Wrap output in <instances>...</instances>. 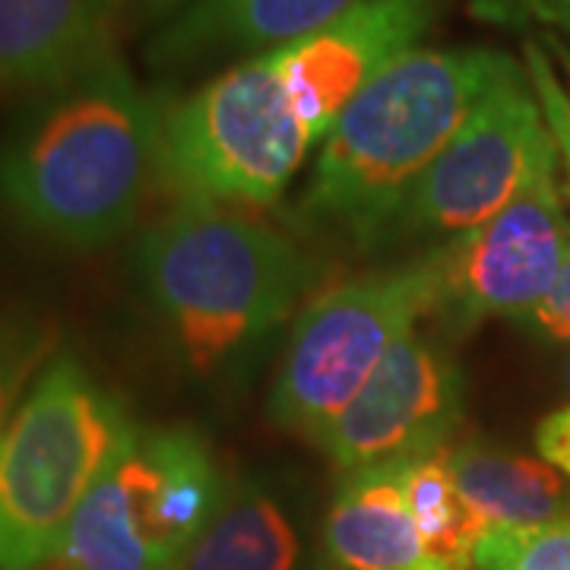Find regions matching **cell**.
Instances as JSON below:
<instances>
[{
  "instance_id": "cell-12",
  "label": "cell",
  "mask_w": 570,
  "mask_h": 570,
  "mask_svg": "<svg viewBox=\"0 0 570 570\" xmlns=\"http://www.w3.org/2000/svg\"><path fill=\"white\" fill-rule=\"evenodd\" d=\"M362 0H194L149 45V63L181 73L228 58H254L340 20Z\"/></svg>"
},
{
  "instance_id": "cell-24",
  "label": "cell",
  "mask_w": 570,
  "mask_h": 570,
  "mask_svg": "<svg viewBox=\"0 0 570 570\" xmlns=\"http://www.w3.org/2000/svg\"><path fill=\"white\" fill-rule=\"evenodd\" d=\"M134 3L140 7L146 17H163V13L175 10V7L184 3V0H134Z\"/></svg>"
},
{
  "instance_id": "cell-11",
  "label": "cell",
  "mask_w": 570,
  "mask_h": 570,
  "mask_svg": "<svg viewBox=\"0 0 570 570\" xmlns=\"http://www.w3.org/2000/svg\"><path fill=\"white\" fill-rule=\"evenodd\" d=\"M438 10L441 0H362L324 29L276 48L288 96L314 140H324L381 70L419 48Z\"/></svg>"
},
{
  "instance_id": "cell-23",
  "label": "cell",
  "mask_w": 570,
  "mask_h": 570,
  "mask_svg": "<svg viewBox=\"0 0 570 570\" xmlns=\"http://www.w3.org/2000/svg\"><path fill=\"white\" fill-rule=\"evenodd\" d=\"M504 10L570 29V0H498Z\"/></svg>"
},
{
  "instance_id": "cell-7",
  "label": "cell",
  "mask_w": 570,
  "mask_h": 570,
  "mask_svg": "<svg viewBox=\"0 0 570 570\" xmlns=\"http://www.w3.org/2000/svg\"><path fill=\"white\" fill-rule=\"evenodd\" d=\"M438 307V250L314 298L292 330L269 387L266 412L273 425L314 444L358 396L390 348L434 317Z\"/></svg>"
},
{
  "instance_id": "cell-13",
  "label": "cell",
  "mask_w": 570,
  "mask_h": 570,
  "mask_svg": "<svg viewBox=\"0 0 570 570\" xmlns=\"http://www.w3.org/2000/svg\"><path fill=\"white\" fill-rule=\"evenodd\" d=\"M115 0H0V92L41 96L111 55Z\"/></svg>"
},
{
  "instance_id": "cell-25",
  "label": "cell",
  "mask_w": 570,
  "mask_h": 570,
  "mask_svg": "<svg viewBox=\"0 0 570 570\" xmlns=\"http://www.w3.org/2000/svg\"><path fill=\"white\" fill-rule=\"evenodd\" d=\"M564 384H568V390H570V355L564 358Z\"/></svg>"
},
{
  "instance_id": "cell-14",
  "label": "cell",
  "mask_w": 570,
  "mask_h": 570,
  "mask_svg": "<svg viewBox=\"0 0 570 570\" xmlns=\"http://www.w3.org/2000/svg\"><path fill=\"white\" fill-rule=\"evenodd\" d=\"M324 542L340 570H438L409 504L406 460L346 472Z\"/></svg>"
},
{
  "instance_id": "cell-5",
  "label": "cell",
  "mask_w": 570,
  "mask_h": 570,
  "mask_svg": "<svg viewBox=\"0 0 570 570\" xmlns=\"http://www.w3.org/2000/svg\"><path fill=\"white\" fill-rule=\"evenodd\" d=\"M219 456L197 428H134L82 498L58 570H181L228 498Z\"/></svg>"
},
{
  "instance_id": "cell-18",
  "label": "cell",
  "mask_w": 570,
  "mask_h": 570,
  "mask_svg": "<svg viewBox=\"0 0 570 570\" xmlns=\"http://www.w3.org/2000/svg\"><path fill=\"white\" fill-rule=\"evenodd\" d=\"M475 570H570V513L491 530L475 551Z\"/></svg>"
},
{
  "instance_id": "cell-4",
  "label": "cell",
  "mask_w": 570,
  "mask_h": 570,
  "mask_svg": "<svg viewBox=\"0 0 570 570\" xmlns=\"http://www.w3.org/2000/svg\"><path fill=\"white\" fill-rule=\"evenodd\" d=\"M134 428L80 358L45 362L0 438V570L55 561L82 498Z\"/></svg>"
},
{
  "instance_id": "cell-22",
  "label": "cell",
  "mask_w": 570,
  "mask_h": 570,
  "mask_svg": "<svg viewBox=\"0 0 570 570\" xmlns=\"http://www.w3.org/2000/svg\"><path fill=\"white\" fill-rule=\"evenodd\" d=\"M535 450L551 469L570 475V403L549 412L535 428Z\"/></svg>"
},
{
  "instance_id": "cell-2",
  "label": "cell",
  "mask_w": 570,
  "mask_h": 570,
  "mask_svg": "<svg viewBox=\"0 0 570 570\" xmlns=\"http://www.w3.org/2000/svg\"><path fill=\"white\" fill-rule=\"evenodd\" d=\"M513 58L491 48H412L346 105L324 137L302 209L355 245L396 228L428 165Z\"/></svg>"
},
{
  "instance_id": "cell-20",
  "label": "cell",
  "mask_w": 570,
  "mask_h": 570,
  "mask_svg": "<svg viewBox=\"0 0 570 570\" xmlns=\"http://www.w3.org/2000/svg\"><path fill=\"white\" fill-rule=\"evenodd\" d=\"M527 73H530L532 89L539 96V105L546 111V121H549V130L554 142H558V153L568 165V178H570V99L564 92V86L558 82L554 70H551L549 58L535 48V45H527Z\"/></svg>"
},
{
  "instance_id": "cell-9",
  "label": "cell",
  "mask_w": 570,
  "mask_h": 570,
  "mask_svg": "<svg viewBox=\"0 0 570 570\" xmlns=\"http://www.w3.org/2000/svg\"><path fill=\"white\" fill-rule=\"evenodd\" d=\"M558 159L561 153L539 165L523 190L489 223L438 247V317L450 330H472L491 317L520 321L546 298L570 247Z\"/></svg>"
},
{
  "instance_id": "cell-1",
  "label": "cell",
  "mask_w": 570,
  "mask_h": 570,
  "mask_svg": "<svg viewBox=\"0 0 570 570\" xmlns=\"http://www.w3.org/2000/svg\"><path fill=\"white\" fill-rule=\"evenodd\" d=\"M165 108L111 51L41 92L0 142V209L63 247H102L163 178Z\"/></svg>"
},
{
  "instance_id": "cell-15",
  "label": "cell",
  "mask_w": 570,
  "mask_h": 570,
  "mask_svg": "<svg viewBox=\"0 0 570 570\" xmlns=\"http://www.w3.org/2000/svg\"><path fill=\"white\" fill-rule=\"evenodd\" d=\"M456 489L491 530L535 527L570 513V491L549 463L482 441L448 444Z\"/></svg>"
},
{
  "instance_id": "cell-21",
  "label": "cell",
  "mask_w": 570,
  "mask_h": 570,
  "mask_svg": "<svg viewBox=\"0 0 570 570\" xmlns=\"http://www.w3.org/2000/svg\"><path fill=\"white\" fill-rule=\"evenodd\" d=\"M520 321L539 336H549L554 343H570V247L546 298L527 311Z\"/></svg>"
},
{
  "instance_id": "cell-10",
  "label": "cell",
  "mask_w": 570,
  "mask_h": 570,
  "mask_svg": "<svg viewBox=\"0 0 570 570\" xmlns=\"http://www.w3.org/2000/svg\"><path fill=\"white\" fill-rule=\"evenodd\" d=\"M466 409V381L448 348L422 330L390 348L358 396L314 448L340 472L415 460L448 448Z\"/></svg>"
},
{
  "instance_id": "cell-3",
  "label": "cell",
  "mask_w": 570,
  "mask_h": 570,
  "mask_svg": "<svg viewBox=\"0 0 570 570\" xmlns=\"http://www.w3.org/2000/svg\"><path fill=\"white\" fill-rule=\"evenodd\" d=\"M137 269L197 374H216L266 340L311 283L292 238L225 204L175 206L142 232Z\"/></svg>"
},
{
  "instance_id": "cell-19",
  "label": "cell",
  "mask_w": 570,
  "mask_h": 570,
  "mask_svg": "<svg viewBox=\"0 0 570 570\" xmlns=\"http://www.w3.org/2000/svg\"><path fill=\"white\" fill-rule=\"evenodd\" d=\"M55 348V330L29 314H0V438L20 406L22 390Z\"/></svg>"
},
{
  "instance_id": "cell-17",
  "label": "cell",
  "mask_w": 570,
  "mask_h": 570,
  "mask_svg": "<svg viewBox=\"0 0 570 570\" xmlns=\"http://www.w3.org/2000/svg\"><path fill=\"white\" fill-rule=\"evenodd\" d=\"M409 504L438 570H475V551L491 527L456 489L448 448L406 460Z\"/></svg>"
},
{
  "instance_id": "cell-16",
  "label": "cell",
  "mask_w": 570,
  "mask_h": 570,
  "mask_svg": "<svg viewBox=\"0 0 570 570\" xmlns=\"http://www.w3.org/2000/svg\"><path fill=\"white\" fill-rule=\"evenodd\" d=\"M298 532L261 485L228 491L219 517L184 558L181 570H295Z\"/></svg>"
},
{
  "instance_id": "cell-6",
  "label": "cell",
  "mask_w": 570,
  "mask_h": 570,
  "mask_svg": "<svg viewBox=\"0 0 570 570\" xmlns=\"http://www.w3.org/2000/svg\"><path fill=\"white\" fill-rule=\"evenodd\" d=\"M314 142L276 51H266L216 73L165 111L163 181L181 204H273Z\"/></svg>"
},
{
  "instance_id": "cell-8",
  "label": "cell",
  "mask_w": 570,
  "mask_h": 570,
  "mask_svg": "<svg viewBox=\"0 0 570 570\" xmlns=\"http://www.w3.org/2000/svg\"><path fill=\"white\" fill-rule=\"evenodd\" d=\"M554 156L558 142L530 73L513 61L428 165L393 232L406 238L466 235L501 213Z\"/></svg>"
}]
</instances>
